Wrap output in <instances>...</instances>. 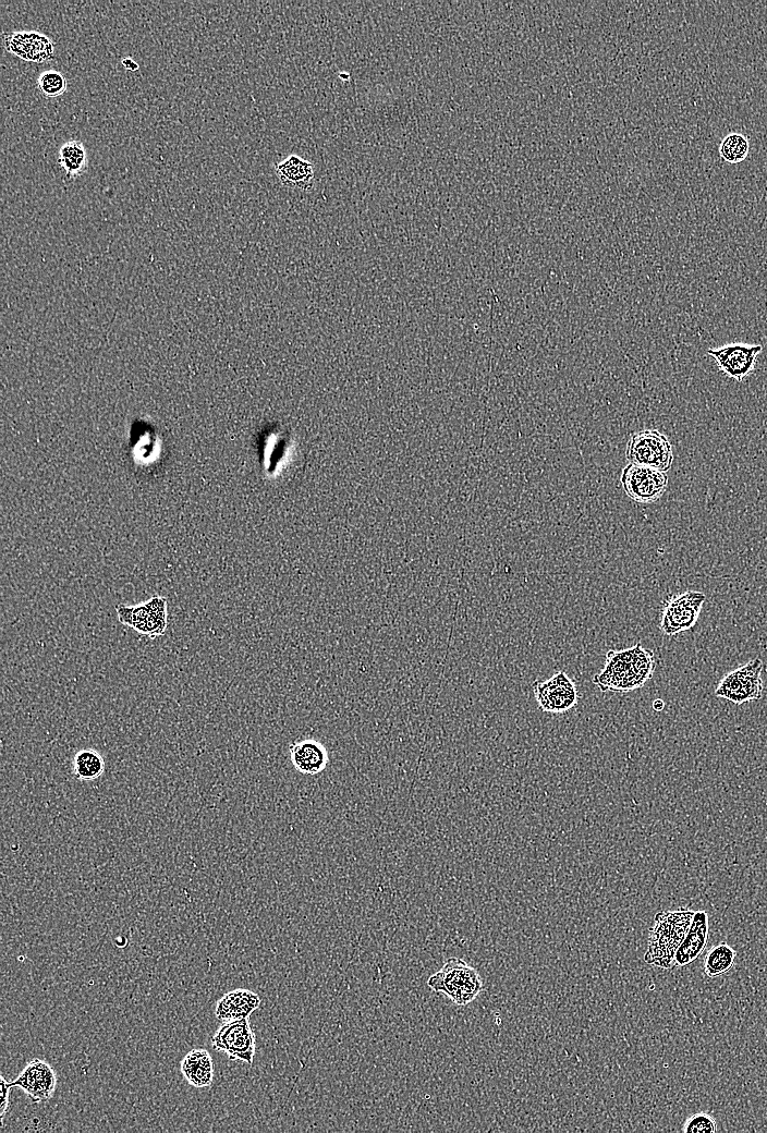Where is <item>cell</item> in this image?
I'll use <instances>...</instances> for the list:
<instances>
[{"label": "cell", "mask_w": 767, "mask_h": 1133, "mask_svg": "<svg viewBox=\"0 0 767 1133\" xmlns=\"http://www.w3.org/2000/svg\"><path fill=\"white\" fill-rule=\"evenodd\" d=\"M290 760L296 771L302 775L315 776L325 771L328 752L322 743L314 739L297 740L289 748Z\"/></svg>", "instance_id": "4fadbf2b"}, {"label": "cell", "mask_w": 767, "mask_h": 1133, "mask_svg": "<svg viewBox=\"0 0 767 1133\" xmlns=\"http://www.w3.org/2000/svg\"><path fill=\"white\" fill-rule=\"evenodd\" d=\"M620 483L633 502L653 504L663 497L668 487L666 472L629 464L620 475Z\"/></svg>", "instance_id": "8992f818"}, {"label": "cell", "mask_w": 767, "mask_h": 1133, "mask_svg": "<svg viewBox=\"0 0 767 1133\" xmlns=\"http://www.w3.org/2000/svg\"><path fill=\"white\" fill-rule=\"evenodd\" d=\"M763 662L752 660L728 674L717 687L715 694L735 704L760 700L763 693Z\"/></svg>", "instance_id": "5b68a950"}, {"label": "cell", "mask_w": 767, "mask_h": 1133, "mask_svg": "<svg viewBox=\"0 0 767 1133\" xmlns=\"http://www.w3.org/2000/svg\"><path fill=\"white\" fill-rule=\"evenodd\" d=\"M163 608H167V601L160 596H155L144 604L138 606L119 605L116 609L121 623L136 629Z\"/></svg>", "instance_id": "d6986e66"}, {"label": "cell", "mask_w": 767, "mask_h": 1133, "mask_svg": "<svg viewBox=\"0 0 767 1133\" xmlns=\"http://www.w3.org/2000/svg\"><path fill=\"white\" fill-rule=\"evenodd\" d=\"M261 1005L258 994L248 990H236L226 994L216 1005L215 1014L224 1022L249 1019L253 1011Z\"/></svg>", "instance_id": "2e32d148"}, {"label": "cell", "mask_w": 767, "mask_h": 1133, "mask_svg": "<svg viewBox=\"0 0 767 1133\" xmlns=\"http://www.w3.org/2000/svg\"><path fill=\"white\" fill-rule=\"evenodd\" d=\"M0 1080H2L0 1081V1083H2V1087H0V1089H2V1096H0V1099H2V1104H0V1125L4 1126V1118L9 1107V1095L11 1086L10 1082H8L4 1077L0 1078Z\"/></svg>", "instance_id": "d4e9b609"}, {"label": "cell", "mask_w": 767, "mask_h": 1133, "mask_svg": "<svg viewBox=\"0 0 767 1133\" xmlns=\"http://www.w3.org/2000/svg\"><path fill=\"white\" fill-rule=\"evenodd\" d=\"M105 770L102 755L92 749H85L76 754L73 760V773L80 781H94Z\"/></svg>", "instance_id": "44dd1931"}, {"label": "cell", "mask_w": 767, "mask_h": 1133, "mask_svg": "<svg viewBox=\"0 0 767 1133\" xmlns=\"http://www.w3.org/2000/svg\"><path fill=\"white\" fill-rule=\"evenodd\" d=\"M182 1074L194 1088L212 1086L214 1067L212 1057L205 1050L190 1052L181 1063Z\"/></svg>", "instance_id": "e0dca14e"}, {"label": "cell", "mask_w": 767, "mask_h": 1133, "mask_svg": "<svg viewBox=\"0 0 767 1133\" xmlns=\"http://www.w3.org/2000/svg\"><path fill=\"white\" fill-rule=\"evenodd\" d=\"M11 1088H20L33 1102L40 1103L52 1098L57 1087L55 1070L41 1059H33L19 1077L10 1082Z\"/></svg>", "instance_id": "8fae6325"}, {"label": "cell", "mask_w": 767, "mask_h": 1133, "mask_svg": "<svg viewBox=\"0 0 767 1133\" xmlns=\"http://www.w3.org/2000/svg\"><path fill=\"white\" fill-rule=\"evenodd\" d=\"M626 459L629 464L667 472L674 462L673 445L660 431L642 430L631 435Z\"/></svg>", "instance_id": "277c9868"}, {"label": "cell", "mask_w": 767, "mask_h": 1133, "mask_svg": "<svg viewBox=\"0 0 767 1133\" xmlns=\"http://www.w3.org/2000/svg\"><path fill=\"white\" fill-rule=\"evenodd\" d=\"M761 351V346L733 344L717 349H710L708 353L715 359L718 367H720L730 379L741 382L744 381L754 370V367H756Z\"/></svg>", "instance_id": "30bf717a"}, {"label": "cell", "mask_w": 767, "mask_h": 1133, "mask_svg": "<svg viewBox=\"0 0 767 1133\" xmlns=\"http://www.w3.org/2000/svg\"><path fill=\"white\" fill-rule=\"evenodd\" d=\"M121 64H123L125 69L128 70V71L137 72L139 70V65L136 62V60L132 59L130 57H127V58H124L123 60H121Z\"/></svg>", "instance_id": "484cf974"}, {"label": "cell", "mask_w": 767, "mask_h": 1133, "mask_svg": "<svg viewBox=\"0 0 767 1133\" xmlns=\"http://www.w3.org/2000/svg\"><path fill=\"white\" fill-rule=\"evenodd\" d=\"M736 950L726 943L712 946L704 958V973L711 979L721 977L735 966Z\"/></svg>", "instance_id": "ac0fdd59"}, {"label": "cell", "mask_w": 767, "mask_h": 1133, "mask_svg": "<svg viewBox=\"0 0 767 1133\" xmlns=\"http://www.w3.org/2000/svg\"><path fill=\"white\" fill-rule=\"evenodd\" d=\"M213 1049L225 1053L231 1061L253 1064L255 1035L249 1019L228 1021L212 1039Z\"/></svg>", "instance_id": "52a82bcc"}, {"label": "cell", "mask_w": 767, "mask_h": 1133, "mask_svg": "<svg viewBox=\"0 0 767 1133\" xmlns=\"http://www.w3.org/2000/svg\"><path fill=\"white\" fill-rule=\"evenodd\" d=\"M693 915L695 911L686 908L657 913L644 955L647 964L665 970L675 968L677 950L685 941Z\"/></svg>", "instance_id": "7a4b0ae2"}, {"label": "cell", "mask_w": 767, "mask_h": 1133, "mask_svg": "<svg viewBox=\"0 0 767 1133\" xmlns=\"http://www.w3.org/2000/svg\"><path fill=\"white\" fill-rule=\"evenodd\" d=\"M38 84L41 93L46 97H53V99L63 95L68 87L66 77L57 70L43 72L39 77Z\"/></svg>", "instance_id": "603a6c76"}, {"label": "cell", "mask_w": 767, "mask_h": 1133, "mask_svg": "<svg viewBox=\"0 0 767 1133\" xmlns=\"http://www.w3.org/2000/svg\"><path fill=\"white\" fill-rule=\"evenodd\" d=\"M6 50L26 62L42 64L54 57L55 45L46 35L35 31H19L5 35Z\"/></svg>", "instance_id": "7c38bea8"}, {"label": "cell", "mask_w": 767, "mask_h": 1133, "mask_svg": "<svg viewBox=\"0 0 767 1133\" xmlns=\"http://www.w3.org/2000/svg\"><path fill=\"white\" fill-rule=\"evenodd\" d=\"M655 656L641 644L623 651H610L601 673L593 682L602 691L624 693L639 689L650 680L655 670Z\"/></svg>", "instance_id": "6da1fadb"}, {"label": "cell", "mask_w": 767, "mask_h": 1133, "mask_svg": "<svg viewBox=\"0 0 767 1133\" xmlns=\"http://www.w3.org/2000/svg\"><path fill=\"white\" fill-rule=\"evenodd\" d=\"M428 984L434 992L446 995L458 1006L472 1003L483 991L479 972L459 958L448 959Z\"/></svg>", "instance_id": "3957f363"}, {"label": "cell", "mask_w": 767, "mask_h": 1133, "mask_svg": "<svg viewBox=\"0 0 767 1133\" xmlns=\"http://www.w3.org/2000/svg\"><path fill=\"white\" fill-rule=\"evenodd\" d=\"M59 164L66 170L68 178L82 175L88 165L87 150L80 141H69L59 151Z\"/></svg>", "instance_id": "ffe728a7"}, {"label": "cell", "mask_w": 767, "mask_h": 1133, "mask_svg": "<svg viewBox=\"0 0 767 1133\" xmlns=\"http://www.w3.org/2000/svg\"><path fill=\"white\" fill-rule=\"evenodd\" d=\"M664 709H665V702L662 699H656L653 702V710L654 711L662 712Z\"/></svg>", "instance_id": "4316f807"}, {"label": "cell", "mask_w": 767, "mask_h": 1133, "mask_svg": "<svg viewBox=\"0 0 767 1133\" xmlns=\"http://www.w3.org/2000/svg\"><path fill=\"white\" fill-rule=\"evenodd\" d=\"M709 915L705 911H695L691 927L683 944L675 956V968H683L696 961L704 952L709 941Z\"/></svg>", "instance_id": "5bb4252c"}, {"label": "cell", "mask_w": 767, "mask_h": 1133, "mask_svg": "<svg viewBox=\"0 0 767 1133\" xmlns=\"http://www.w3.org/2000/svg\"><path fill=\"white\" fill-rule=\"evenodd\" d=\"M705 601L706 596L698 591H688L668 601L661 620L664 635L674 637L695 627Z\"/></svg>", "instance_id": "ba28073f"}, {"label": "cell", "mask_w": 767, "mask_h": 1133, "mask_svg": "<svg viewBox=\"0 0 767 1133\" xmlns=\"http://www.w3.org/2000/svg\"><path fill=\"white\" fill-rule=\"evenodd\" d=\"M275 174L280 184L288 188L308 191L313 187L314 165L299 155H289L283 162L275 164Z\"/></svg>", "instance_id": "9a60e30c"}, {"label": "cell", "mask_w": 767, "mask_h": 1133, "mask_svg": "<svg viewBox=\"0 0 767 1133\" xmlns=\"http://www.w3.org/2000/svg\"><path fill=\"white\" fill-rule=\"evenodd\" d=\"M717 1130L716 1120L706 1113L692 1115L683 1127L685 1133H714Z\"/></svg>", "instance_id": "cb8c5ba5"}, {"label": "cell", "mask_w": 767, "mask_h": 1133, "mask_svg": "<svg viewBox=\"0 0 767 1133\" xmlns=\"http://www.w3.org/2000/svg\"><path fill=\"white\" fill-rule=\"evenodd\" d=\"M750 152V143L744 134L732 132L724 138L720 145V154L729 164L744 162Z\"/></svg>", "instance_id": "7402d4cb"}, {"label": "cell", "mask_w": 767, "mask_h": 1133, "mask_svg": "<svg viewBox=\"0 0 767 1133\" xmlns=\"http://www.w3.org/2000/svg\"><path fill=\"white\" fill-rule=\"evenodd\" d=\"M533 692L540 709L549 713H564L578 702L575 682L564 672H558L546 681H535Z\"/></svg>", "instance_id": "9c48e42d"}]
</instances>
